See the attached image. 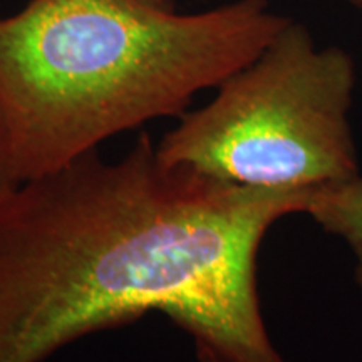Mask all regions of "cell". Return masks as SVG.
I'll list each match as a JSON object with an SVG mask.
<instances>
[{
  "mask_svg": "<svg viewBox=\"0 0 362 362\" xmlns=\"http://www.w3.org/2000/svg\"><path fill=\"white\" fill-rule=\"evenodd\" d=\"M307 189L170 166L143 134L86 153L0 202V362H44L88 334L161 312L202 362H285L262 317L257 255Z\"/></svg>",
  "mask_w": 362,
  "mask_h": 362,
  "instance_id": "6da1fadb",
  "label": "cell"
},
{
  "mask_svg": "<svg viewBox=\"0 0 362 362\" xmlns=\"http://www.w3.org/2000/svg\"><path fill=\"white\" fill-rule=\"evenodd\" d=\"M356 61L319 47L288 21L255 61L187 112L160 144L166 165L226 183L270 189L327 187L361 175L351 124Z\"/></svg>",
  "mask_w": 362,
  "mask_h": 362,
  "instance_id": "3957f363",
  "label": "cell"
},
{
  "mask_svg": "<svg viewBox=\"0 0 362 362\" xmlns=\"http://www.w3.org/2000/svg\"><path fill=\"white\" fill-rule=\"evenodd\" d=\"M307 215L324 232L342 238L354 253V279L362 293V175L312 193Z\"/></svg>",
  "mask_w": 362,
  "mask_h": 362,
  "instance_id": "277c9868",
  "label": "cell"
},
{
  "mask_svg": "<svg viewBox=\"0 0 362 362\" xmlns=\"http://www.w3.org/2000/svg\"><path fill=\"white\" fill-rule=\"evenodd\" d=\"M17 185H19V181L16 180V175H13L6 136H4L2 126H0V202H2Z\"/></svg>",
  "mask_w": 362,
  "mask_h": 362,
  "instance_id": "5b68a950",
  "label": "cell"
},
{
  "mask_svg": "<svg viewBox=\"0 0 362 362\" xmlns=\"http://www.w3.org/2000/svg\"><path fill=\"white\" fill-rule=\"evenodd\" d=\"M342 2L349 4L351 7H354V8H357V11L362 12V0H342Z\"/></svg>",
  "mask_w": 362,
  "mask_h": 362,
  "instance_id": "8992f818",
  "label": "cell"
},
{
  "mask_svg": "<svg viewBox=\"0 0 362 362\" xmlns=\"http://www.w3.org/2000/svg\"><path fill=\"white\" fill-rule=\"evenodd\" d=\"M291 21L269 0H33L0 19V126L16 180L52 173L155 117L183 115Z\"/></svg>",
  "mask_w": 362,
  "mask_h": 362,
  "instance_id": "7a4b0ae2",
  "label": "cell"
}]
</instances>
